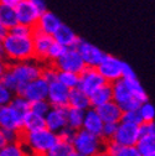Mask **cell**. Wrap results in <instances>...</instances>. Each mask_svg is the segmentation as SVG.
Returning <instances> with one entry per match:
<instances>
[{
  "label": "cell",
  "mask_w": 155,
  "mask_h": 156,
  "mask_svg": "<svg viewBox=\"0 0 155 156\" xmlns=\"http://www.w3.org/2000/svg\"><path fill=\"white\" fill-rule=\"evenodd\" d=\"M42 66L44 63L36 61L35 58L27 61L11 62L8 65V68L0 82L17 94L27 82L41 76Z\"/></svg>",
  "instance_id": "cell-1"
},
{
  "label": "cell",
  "mask_w": 155,
  "mask_h": 156,
  "mask_svg": "<svg viewBox=\"0 0 155 156\" xmlns=\"http://www.w3.org/2000/svg\"><path fill=\"white\" fill-rule=\"evenodd\" d=\"M5 51V60L11 62L27 61L34 58V46L31 36H19L8 31L2 41Z\"/></svg>",
  "instance_id": "cell-2"
},
{
  "label": "cell",
  "mask_w": 155,
  "mask_h": 156,
  "mask_svg": "<svg viewBox=\"0 0 155 156\" xmlns=\"http://www.w3.org/2000/svg\"><path fill=\"white\" fill-rule=\"evenodd\" d=\"M20 140L30 156H45L49 150L59 141V136L47 128H42L29 133H21Z\"/></svg>",
  "instance_id": "cell-3"
},
{
  "label": "cell",
  "mask_w": 155,
  "mask_h": 156,
  "mask_svg": "<svg viewBox=\"0 0 155 156\" xmlns=\"http://www.w3.org/2000/svg\"><path fill=\"white\" fill-rule=\"evenodd\" d=\"M71 144L74 152H78L86 156H94L98 151L104 149L106 141L99 135L92 134L81 128L78 130H76L74 138Z\"/></svg>",
  "instance_id": "cell-4"
},
{
  "label": "cell",
  "mask_w": 155,
  "mask_h": 156,
  "mask_svg": "<svg viewBox=\"0 0 155 156\" xmlns=\"http://www.w3.org/2000/svg\"><path fill=\"white\" fill-rule=\"evenodd\" d=\"M122 66L123 61L113 55L104 53L101 62L97 65L96 69L99 72L107 83H113L122 78Z\"/></svg>",
  "instance_id": "cell-5"
},
{
  "label": "cell",
  "mask_w": 155,
  "mask_h": 156,
  "mask_svg": "<svg viewBox=\"0 0 155 156\" xmlns=\"http://www.w3.org/2000/svg\"><path fill=\"white\" fill-rule=\"evenodd\" d=\"M110 86H112V99L122 108L123 112L139 108L142 103L130 94L125 82L123 81V78L110 83Z\"/></svg>",
  "instance_id": "cell-6"
},
{
  "label": "cell",
  "mask_w": 155,
  "mask_h": 156,
  "mask_svg": "<svg viewBox=\"0 0 155 156\" xmlns=\"http://www.w3.org/2000/svg\"><path fill=\"white\" fill-rule=\"evenodd\" d=\"M52 65L59 71H70L78 74L86 68V65L82 60L81 55L74 47H67L63 55L59 60H56Z\"/></svg>",
  "instance_id": "cell-7"
},
{
  "label": "cell",
  "mask_w": 155,
  "mask_h": 156,
  "mask_svg": "<svg viewBox=\"0 0 155 156\" xmlns=\"http://www.w3.org/2000/svg\"><path fill=\"white\" fill-rule=\"evenodd\" d=\"M47 89H49V83L40 76L35 78V80L27 82L17 94L23 95L25 99H27L30 103L35 101H41L47 98Z\"/></svg>",
  "instance_id": "cell-8"
},
{
  "label": "cell",
  "mask_w": 155,
  "mask_h": 156,
  "mask_svg": "<svg viewBox=\"0 0 155 156\" xmlns=\"http://www.w3.org/2000/svg\"><path fill=\"white\" fill-rule=\"evenodd\" d=\"M140 136V130L138 124H132L127 122H119L117 125V130L113 136L114 141H117L121 145H128L134 146L137 144Z\"/></svg>",
  "instance_id": "cell-9"
},
{
  "label": "cell",
  "mask_w": 155,
  "mask_h": 156,
  "mask_svg": "<svg viewBox=\"0 0 155 156\" xmlns=\"http://www.w3.org/2000/svg\"><path fill=\"white\" fill-rule=\"evenodd\" d=\"M78 76H80V78H78L77 88L81 89L82 92H85L88 95L98 87H101L102 84L106 83L103 77L96 69V67H86Z\"/></svg>",
  "instance_id": "cell-10"
},
{
  "label": "cell",
  "mask_w": 155,
  "mask_h": 156,
  "mask_svg": "<svg viewBox=\"0 0 155 156\" xmlns=\"http://www.w3.org/2000/svg\"><path fill=\"white\" fill-rule=\"evenodd\" d=\"M31 38H32V46H34V58L41 63H46L47 51L53 42L52 35L34 29Z\"/></svg>",
  "instance_id": "cell-11"
},
{
  "label": "cell",
  "mask_w": 155,
  "mask_h": 156,
  "mask_svg": "<svg viewBox=\"0 0 155 156\" xmlns=\"http://www.w3.org/2000/svg\"><path fill=\"white\" fill-rule=\"evenodd\" d=\"M74 48L81 55L86 67H97V65L101 62V60L104 56V52L99 47H97L96 45L86 40H82V38L78 40Z\"/></svg>",
  "instance_id": "cell-12"
},
{
  "label": "cell",
  "mask_w": 155,
  "mask_h": 156,
  "mask_svg": "<svg viewBox=\"0 0 155 156\" xmlns=\"http://www.w3.org/2000/svg\"><path fill=\"white\" fill-rule=\"evenodd\" d=\"M23 116L10 104L0 105V128L23 133Z\"/></svg>",
  "instance_id": "cell-13"
},
{
  "label": "cell",
  "mask_w": 155,
  "mask_h": 156,
  "mask_svg": "<svg viewBox=\"0 0 155 156\" xmlns=\"http://www.w3.org/2000/svg\"><path fill=\"white\" fill-rule=\"evenodd\" d=\"M15 12H16V20L17 23L27 25L34 27L38 20V17L41 15V11L37 8L34 6V4H31L29 0L20 3L19 5L15 6Z\"/></svg>",
  "instance_id": "cell-14"
},
{
  "label": "cell",
  "mask_w": 155,
  "mask_h": 156,
  "mask_svg": "<svg viewBox=\"0 0 155 156\" xmlns=\"http://www.w3.org/2000/svg\"><path fill=\"white\" fill-rule=\"evenodd\" d=\"M70 90L67 87L61 84L59 81L49 83L47 89V102L51 107H68V95Z\"/></svg>",
  "instance_id": "cell-15"
},
{
  "label": "cell",
  "mask_w": 155,
  "mask_h": 156,
  "mask_svg": "<svg viewBox=\"0 0 155 156\" xmlns=\"http://www.w3.org/2000/svg\"><path fill=\"white\" fill-rule=\"evenodd\" d=\"M66 110L67 107H51L45 114V128L53 133H59L62 130L66 124Z\"/></svg>",
  "instance_id": "cell-16"
},
{
  "label": "cell",
  "mask_w": 155,
  "mask_h": 156,
  "mask_svg": "<svg viewBox=\"0 0 155 156\" xmlns=\"http://www.w3.org/2000/svg\"><path fill=\"white\" fill-rule=\"evenodd\" d=\"M61 24H62V21L60 20V17L56 14H53L49 10H45L44 12H41L36 25L34 26V29L38 30V31H42L45 34H49V35H52L60 27Z\"/></svg>",
  "instance_id": "cell-17"
},
{
  "label": "cell",
  "mask_w": 155,
  "mask_h": 156,
  "mask_svg": "<svg viewBox=\"0 0 155 156\" xmlns=\"http://www.w3.org/2000/svg\"><path fill=\"white\" fill-rule=\"evenodd\" d=\"M96 110L98 112L101 119L104 123H119L122 119V114H123L122 108L113 99L102 105H98L96 108Z\"/></svg>",
  "instance_id": "cell-18"
},
{
  "label": "cell",
  "mask_w": 155,
  "mask_h": 156,
  "mask_svg": "<svg viewBox=\"0 0 155 156\" xmlns=\"http://www.w3.org/2000/svg\"><path fill=\"white\" fill-rule=\"evenodd\" d=\"M104 122L101 119V116L98 114V112L96 110V108L89 107L88 109L85 110L83 114V123H82V129L96 134V135H99L102 133V128H103Z\"/></svg>",
  "instance_id": "cell-19"
},
{
  "label": "cell",
  "mask_w": 155,
  "mask_h": 156,
  "mask_svg": "<svg viewBox=\"0 0 155 156\" xmlns=\"http://www.w3.org/2000/svg\"><path fill=\"white\" fill-rule=\"evenodd\" d=\"M52 37L53 41L65 47H74L80 40V37L76 35V32L65 24L60 25V27L52 34Z\"/></svg>",
  "instance_id": "cell-20"
},
{
  "label": "cell",
  "mask_w": 155,
  "mask_h": 156,
  "mask_svg": "<svg viewBox=\"0 0 155 156\" xmlns=\"http://www.w3.org/2000/svg\"><path fill=\"white\" fill-rule=\"evenodd\" d=\"M91 107L97 108L98 105H102L109 101H112V86L110 83H104L101 87H98L96 90H93L89 95Z\"/></svg>",
  "instance_id": "cell-21"
},
{
  "label": "cell",
  "mask_w": 155,
  "mask_h": 156,
  "mask_svg": "<svg viewBox=\"0 0 155 156\" xmlns=\"http://www.w3.org/2000/svg\"><path fill=\"white\" fill-rule=\"evenodd\" d=\"M106 150H108L113 156H142L137 146L121 145L114 140H108L104 144Z\"/></svg>",
  "instance_id": "cell-22"
},
{
  "label": "cell",
  "mask_w": 155,
  "mask_h": 156,
  "mask_svg": "<svg viewBox=\"0 0 155 156\" xmlns=\"http://www.w3.org/2000/svg\"><path fill=\"white\" fill-rule=\"evenodd\" d=\"M68 107L76 108V109H81V110L88 109L91 107L88 94H86L85 92H82L78 88L71 89L70 95H68Z\"/></svg>",
  "instance_id": "cell-23"
},
{
  "label": "cell",
  "mask_w": 155,
  "mask_h": 156,
  "mask_svg": "<svg viewBox=\"0 0 155 156\" xmlns=\"http://www.w3.org/2000/svg\"><path fill=\"white\" fill-rule=\"evenodd\" d=\"M45 128V119L44 116L37 115L29 110L24 116H23V133H29L34 130H38Z\"/></svg>",
  "instance_id": "cell-24"
},
{
  "label": "cell",
  "mask_w": 155,
  "mask_h": 156,
  "mask_svg": "<svg viewBox=\"0 0 155 156\" xmlns=\"http://www.w3.org/2000/svg\"><path fill=\"white\" fill-rule=\"evenodd\" d=\"M123 81L125 82L130 94L134 97L137 101H139L140 103L143 102H146L149 101V97H148V93L146 90L144 89V87L142 86V83L139 82L138 77H133V78H123Z\"/></svg>",
  "instance_id": "cell-25"
},
{
  "label": "cell",
  "mask_w": 155,
  "mask_h": 156,
  "mask_svg": "<svg viewBox=\"0 0 155 156\" xmlns=\"http://www.w3.org/2000/svg\"><path fill=\"white\" fill-rule=\"evenodd\" d=\"M16 23H17V20H16L15 8L0 2V24L5 29L10 30Z\"/></svg>",
  "instance_id": "cell-26"
},
{
  "label": "cell",
  "mask_w": 155,
  "mask_h": 156,
  "mask_svg": "<svg viewBox=\"0 0 155 156\" xmlns=\"http://www.w3.org/2000/svg\"><path fill=\"white\" fill-rule=\"evenodd\" d=\"M0 156H30L21 140L6 143L0 147Z\"/></svg>",
  "instance_id": "cell-27"
},
{
  "label": "cell",
  "mask_w": 155,
  "mask_h": 156,
  "mask_svg": "<svg viewBox=\"0 0 155 156\" xmlns=\"http://www.w3.org/2000/svg\"><path fill=\"white\" fill-rule=\"evenodd\" d=\"M83 114H85V110L67 107V110H66V124H67V126H70L74 130L81 129L82 123H83Z\"/></svg>",
  "instance_id": "cell-28"
},
{
  "label": "cell",
  "mask_w": 155,
  "mask_h": 156,
  "mask_svg": "<svg viewBox=\"0 0 155 156\" xmlns=\"http://www.w3.org/2000/svg\"><path fill=\"white\" fill-rule=\"evenodd\" d=\"M135 146L142 156L155 154V135H140Z\"/></svg>",
  "instance_id": "cell-29"
},
{
  "label": "cell",
  "mask_w": 155,
  "mask_h": 156,
  "mask_svg": "<svg viewBox=\"0 0 155 156\" xmlns=\"http://www.w3.org/2000/svg\"><path fill=\"white\" fill-rule=\"evenodd\" d=\"M78 78H80L78 73L70 72V71H59V69H57L56 81H59L61 84H63L68 89L77 88V84H78Z\"/></svg>",
  "instance_id": "cell-30"
},
{
  "label": "cell",
  "mask_w": 155,
  "mask_h": 156,
  "mask_svg": "<svg viewBox=\"0 0 155 156\" xmlns=\"http://www.w3.org/2000/svg\"><path fill=\"white\" fill-rule=\"evenodd\" d=\"M73 154H74V150L71 143L59 140L49 150V152L45 156H72Z\"/></svg>",
  "instance_id": "cell-31"
},
{
  "label": "cell",
  "mask_w": 155,
  "mask_h": 156,
  "mask_svg": "<svg viewBox=\"0 0 155 156\" xmlns=\"http://www.w3.org/2000/svg\"><path fill=\"white\" fill-rule=\"evenodd\" d=\"M138 112H139V115L142 118V122H154L155 119V108L154 105L146 101V102H143L139 108H138Z\"/></svg>",
  "instance_id": "cell-32"
},
{
  "label": "cell",
  "mask_w": 155,
  "mask_h": 156,
  "mask_svg": "<svg viewBox=\"0 0 155 156\" xmlns=\"http://www.w3.org/2000/svg\"><path fill=\"white\" fill-rule=\"evenodd\" d=\"M9 104L23 115H25L30 110V102L27 99H25L23 95H19V94H15L13 97V99Z\"/></svg>",
  "instance_id": "cell-33"
},
{
  "label": "cell",
  "mask_w": 155,
  "mask_h": 156,
  "mask_svg": "<svg viewBox=\"0 0 155 156\" xmlns=\"http://www.w3.org/2000/svg\"><path fill=\"white\" fill-rule=\"evenodd\" d=\"M67 47L60 45V44H57L56 41L52 42V45L50 46L49 51H47V61L46 63H53L56 60H59V58L63 55V52L66 51Z\"/></svg>",
  "instance_id": "cell-34"
},
{
  "label": "cell",
  "mask_w": 155,
  "mask_h": 156,
  "mask_svg": "<svg viewBox=\"0 0 155 156\" xmlns=\"http://www.w3.org/2000/svg\"><path fill=\"white\" fill-rule=\"evenodd\" d=\"M51 108L50 103L47 102V99H41V101H35L30 103V110L37 115L45 116V114L49 112V109Z\"/></svg>",
  "instance_id": "cell-35"
},
{
  "label": "cell",
  "mask_w": 155,
  "mask_h": 156,
  "mask_svg": "<svg viewBox=\"0 0 155 156\" xmlns=\"http://www.w3.org/2000/svg\"><path fill=\"white\" fill-rule=\"evenodd\" d=\"M121 122H127V123H132V124H138L140 125L143 122H142V118L139 115V112L138 109H133V110H124L123 114H122V119Z\"/></svg>",
  "instance_id": "cell-36"
},
{
  "label": "cell",
  "mask_w": 155,
  "mask_h": 156,
  "mask_svg": "<svg viewBox=\"0 0 155 156\" xmlns=\"http://www.w3.org/2000/svg\"><path fill=\"white\" fill-rule=\"evenodd\" d=\"M41 77L44 80L50 83L56 81V77H57V68L52 65V63H44L42 66V72H41Z\"/></svg>",
  "instance_id": "cell-37"
},
{
  "label": "cell",
  "mask_w": 155,
  "mask_h": 156,
  "mask_svg": "<svg viewBox=\"0 0 155 156\" xmlns=\"http://www.w3.org/2000/svg\"><path fill=\"white\" fill-rule=\"evenodd\" d=\"M117 125L118 123H104L102 128V133H101V138L104 141L112 140L115 134V130H117Z\"/></svg>",
  "instance_id": "cell-38"
},
{
  "label": "cell",
  "mask_w": 155,
  "mask_h": 156,
  "mask_svg": "<svg viewBox=\"0 0 155 156\" xmlns=\"http://www.w3.org/2000/svg\"><path fill=\"white\" fill-rule=\"evenodd\" d=\"M32 31H34V27L27 26V25H24V24H20V23H16L9 30V32H11L14 35H19V36H31L32 35Z\"/></svg>",
  "instance_id": "cell-39"
},
{
  "label": "cell",
  "mask_w": 155,
  "mask_h": 156,
  "mask_svg": "<svg viewBox=\"0 0 155 156\" xmlns=\"http://www.w3.org/2000/svg\"><path fill=\"white\" fill-rule=\"evenodd\" d=\"M14 95H15V93L11 89H9L8 87H5L2 82H0V105L9 104Z\"/></svg>",
  "instance_id": "cell-40"
},
{
  "label": "cell",
  "mask_w": 155,
  "mask_h": 156,
  "mask_svg": "<svg viewBox=\"0 0 155 156\" xmlns=\"http://www.w3.org/2000/svg\"><path fill=\"white\" fill-rule=\"evenodd\" d=\"M74 134H76V130L66 125L62 130H60L57 133V136H59V140H62L66 143H72V140L74 138Z\"/></svg>",
  "instance_id": "cell-41"
},
{
  "label": "cell",
  "mask_w": 155,
  "mask_h": 156,
  "mask_svg": "<svg viewBox=\"0 0 155 156\" xmlns=\"http://www.w3.org/2000/svg\"><path fill=\"white\" fill-rule=\"evenodd\" d=\"M3 133H4V138H5L6 143H14V141H19L21 139V133L20 131L3 129Z\"/></svg>",
  "instance_id": "cell-42"
},
{
  "label": "cell",
  "mask_w": 155,
  "mask_h": 156,
  "mask_svg": "<svg viewBox=\"0 0 155 156\" xmlns=\"http://www.w3.org/2000/svg\"><path fill=\"white\" fill-rule=\"evenodd\" d=\"M133 77H137V74H135L134 69L130 67V65L123 62V66H122V78H133Z\"/></svg>",
  "instance_id": "cell-43"
},
{
  "label": "cell",
  "mask_w": 155,
  "mask_h": 156,
  "mask_svg": "<svg viewBox=\"0 0 155 156\" xmlns=\"http://www.w3.org/2000/svg\"><path fill=\"white\" fill-rule=\"evenodd\" d=\"M29 2H30L31 4H34V6H35V8H37L38 10L41 11V12H44L45 10H47L45 0H29Z\"/></svg>",
  "instance_id": "cell-44"
},
{
  "label": "cell",
  "mask_w": 155,
  "mask_h": 156,
  "mask_svg": "<svg viewBox=\"0 0 155 156\" xmlns=\"http://www.w3.org/2000/svg\"><path fill=\"white\" fill-rule=\"evenodd\" d=\"M8 65H9V62L6 60L0 58V81H2V78H3V76H4V73H5L6 68H8Z\"/></svg>",
  "instance_id": "cell-45"
},
{
  "label": "cell",
  "mask_w": 155,
  "mask_h": 156,
  "mask_svg": "<svg viewBox=\"0 0 155 156\" xmlns=\"http://www.w3.org/2000/svg\"><path fill=\"white\" fill-rule=\"evenodd\" d=\"M0 2H2V3H4V4H6V5H10V6L15 8L16 5H19L20 3L25 2V0H0Z\"/></svg>",
  "instance_id": "cell-46"
},
{
  "label": "cell",
  "mask_w": 155,
  "mask_h": 156,
  "mask_svg": "<svg viewBox=\"0 0 155 156\" xmlns=\"http://www.w3.org/2000/svg\"><path fill=\"white\" fill-rule=\"evenodd\" d=\"M8 31H9L8 29H5V27H4L2 24H0V44H2V41L4 40V37L6 36Z\"/></svg>",
  "instance_id": "cell-47"
},
{
  "label": "cell",
  "mask_w": 155,
  "mask_h": 156,
  "mask_svg": "<svg viewBox=\"0 0 155 156\" xmlns=\"http://www.w3.org/2000/svg\"><path fill=\"white\" fill-rule=\"evenodd\" d=\"M94 156H113L108 150H106V147L104 149H102L101 151H98V152H97Z\"/></svg>",
  "instance_id": "cell-48"
},
{
  "label": "cell",
  "mask_w": 155,
  "mask_h": 156,
  "mask_svg": "<svg viewBox=\"0 0 155 156\" xmlns=\"http://www.w3.org/2000/svg\"><path fill=\"white\" fill-rule=\"evenodd\" d=\"M5 144H6V141H5V138H4V133H3V129L0 128V147L4 146Z\"/></svg>",
  "instance_id": "cell-49"
},
{
  "label": "cell",
  "mask_w": 155,
  "mask_h": 156,
  "mask_svg": "<svg viewBox=\"0 0 155 156\" xmlns=\"http://www.w3.org/2000/svg\"><path fill=\"white\" fill-rule=\"evenodd\" d=\"M0 58H4L5 60V51H4V47L2 44H0Z\"/></svg>",
  "instance_id": "cell-50"
},
{
  "label": "cell",
  "mask_w": 155,
  "mask_h": 156,
  "mask_svg": "<svg viewBox=\"0 0 155 156\" xmlns=\"http://www.w3.org/2000/svg\"><path fill=\"white\" fill-rule=\"evenodd\" d=\"M72 156H86V155H82V154H78V152H74Z\"/></svg>",
  "instance_id": "cell-51"
},
{
  "label": "cell",
  "mask_w": 155,
  "mask_h": 156,
  "mask_svg": "<svg viewBox=\"0 0 155 156\" xmlns=\"http://www.w3.org/2000/svg\"><path fill=\"white\" fill-rule=\"evenodd\" d=\"M146 156H155V154H150V155H146Z\"/></svg>",
  "instance_id": "cell-52"
}]
</instances>
